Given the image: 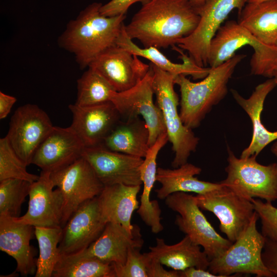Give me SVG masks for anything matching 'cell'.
Listing matches in <instances>:
<instances>
[{
    "mask_svg": "<svg viewBox=\"0 0 277 277\" xmlns=\"http://www.w3.org/2000/svg\"><path fill=\"white\" fill-rule=\"evenodd\" d=\"M200 19L188 0H147L124 29L145 48H166L191 34Z\"/></svg>",
    "mask_w": 277,
    "mask_h": 277,
    "instance_id": "1",
    "label": "cell"
},
{
    "mask_svg": "<svg viewBox=\"0 0 277 277\" xmlns=\"http://www.w3.org/2000/svg\"><path fill=\"white\" fill-rule=\"evenodd\" d=\"M102 4L94 2L70 20L59 36L60 47L72 53L81 69L90 64L103 51L115 44L124 26L125 15L108 17L102 15Z\"/></svg>",
    "mask_w": 277,
    "mask_h": 277,
    "instance_id": "2",
    "label": "cell"
},
{
    "mask_svg": "<svg viewBox=\"0 0 277 277\" xmlns=\"http://www.w3.org/2000/svg\"><path fill=\"white\" fill-rule=\"evenodd\" d=\"M246 56L235 54L222 65L210 68L208 75L198 82H192L183 74L175 76L181 92L180 115L186 127H197L212 107L225 97L229 79Z\"/></svg>",
    "mask_w": 277,
    "mask_h": 277,
    "instance_id": "3",
    "label": "cell"
},
{
    "mask_svg": "<svg viewBox=\"0 0 277 277\" xmlns=\"http://www.w3.org/2000/svg\"><path fill=\"white\" fill-rule=\"evenodd\" d=\"M153 71V89L157 106L161 109L169 141L172 144L175 168L187 163L192 152L196 150L199 138L182 122L177 111L179 97L174 89V77L169 72L150 63Z\"/></svg>",
    "mask_w": 277,
    "mask_h": 277,
    "instance_id": "4",
    "label": "cell"
},
{
    "mask_svg": "<svg viewBox=\"0 0 277 277\" xmlns=\"http://www.w3.org/2000/svg\"><path fill=\"white\" fill-rule=\"evenodd\" d=\"M259 219L255 211L248 226L224 252L210 260L208 270L220 277L234 274H253L257 277L275 275L264 265L262 253L266 241L256 228Z\"/></svg>",
    "mask_w": 277,
    "mask_h": 277,
    "instance_id": "5",
    "label": "cell"
},
{
    "mask_svg": "<svg viewBox=\"0 0 277 277\" xmlns=\"http://www.w3.org/2000/svg\"><path fill=\"white\" fill-rule=\"evenodd\" d=\"M228 153L227 177L220 183L250 201L277 200V163L263 165L257 162L256 156L238 158L229 148Z\"/></svg>",
    "mask_w": 277,
    "mask_h": 277,
    "instance_id": "6",
    "label": "cell"
},
{
    "mask_svg": "<svg viewBox=\"0 0 277 277\" xmlns=\"http://www.w3.org/2000/svg\"><path fill=\"white\" fill-rule=\"evenodd\" d=\"M166 206L179 213L175 224L195 244L203 247L210 260L224 252L232 244L218 233L197 205L194 196L177 192L165 199Z\"/></svg>",
    "mask_w": 277,
    "mask_h": 277,
    "instance_id": "7",
    "label": "cell"
},
{
    "mask_svg": "<svg viewBox=\"0 0 277 277\" xmlns=\"http://www.w3.org/2000/svg\"><path fill=\"white\" fill-rule=\"evenodd\" d=\"M194 197L201 209L213 213L218 218L221 231L232 243L245 230L255 212L251 201L224 185Z\"/></svg>",
    "mask_w": 277,
    "mask_h": 277,
    "instance_id": "8",
    "label": "cell"
},
{
    "mask_svg": "<svg viewBox=\"0 0 277 277\" xmlns=\"http://www.w3.org/2000/svg\"><path fill=\"white\" fill-rule=\"evenodd\" d=\"M150 66L146 76L137 85L122 92L112 91L109 97L121 117L126 120L142 117L149 130V147L161 135L166 133L162 112L153 102V71Z\"/></svg>",
    "mask_w": 277,
    "mask_h": 277,
    "instance_id": "9",
    "label": "cell"
},
{
    "mask_svg": "<svg viewBox=\"0 0 277 277\" xmlns=\"http://www.w3.org/2000/svg\"><path fill=\"white\" fill-rule=\"evenodd\" d=\"M50 177L64 200L62 227L82 204L98 196L104 188L82 156L65 168L51 173Z\"/></svg>",
    "mask_w": 277,
    "mask_h": 277,
    "instance_id": "10",
    "label": "cell"
},
{
    "mask_svg": "<svg viewBox=\"0 0 277 277\" xmlns=\"http://www.w3.org/2000/svg\"><path fill=\"white\" fill-rule=\"evenodd\" d=\"M247 3V0H206L196 10L200 19L194 31L176 44L187 51L198 66L204 67L208 65L210 42L221 24L232 10L240 12Z\"/></svg>",
    "mask_w": 277,
    "mask_h": 277,
    "instance_id": "11",
    "label": "cell"
},
{
    "mask_svg": "<svg viewBox=\"0 0 277 277\" xmlns=\"http://www.w3.org/2000/svg\"><path fill=\"white\" fill-rule=\"evenodd\" d=\"M53 125L47 113L35 104H27L15 110L6 135L17 155L28 166Z\"/></svg>",
    "mask_w": 277,
    "mask_h": 277,
    "instance_id": "12",
    "label": "cell"
},
{
    "mask_svg": "<svg viewBox=\"0 0 277 277\" xmlns=\"http://www.w3.org/2000/svg\"><path fill=\"white\" fill-rule=\"evenodd\" d=\"M82 156L90 164L104 186L142 184L140 167L143 158L114 151L102 145L85 147Z\"/></svg>",
    "mask_w": 277,
    "mask_h": 277,
    "instance_id": "13",
    "label": "cell"
},
{
    "mask_svg": "<svg viewBox=\"0 0 277 277\" xmlns=\"http://www.w3.org/2000/svg\"><path fill=\"white\" fill-rule=\"evenodd\" d=\"M88 67L100 73L115 91L122 92L137 85L146 76L150 66L138 56L115 45L98 55Z\"/></svg>",
    "mask_w": 277,
    "mask_h": 277,
    "instance_id": "14",
    "label": "cell"
},
{
    "mask_svg": "<svg viewBox=\"0 0 277 277\" xmlns=\"http://www.w3.org/2000/svg\"><path fill=\"white\" fill-rule=\"evenodd\" d=\"M106 224L101 215L98 196L86 201L62 227L58 245L60 254L86 249L100 236Z\"/></svg>",
    "mask_w": 277,
    "mask_h": 277,
    "instance_id": "15",
    "label": "cell"
},
{
    "mask_svg": "<svg viewBox=\"0 0 277 277\" xmlns=\"http://www.w3.org/2000/svg\"><path fill=\"white\" fill-rule=\"evenodd\" d=\"M50 173L42 171L31 184L28 210L21 217H13L16 222L34 227H62L64 200L59 189L53 190Z\"/></svg>",
    "mask_w": 277,
    "mask_h": 277,
    "instance_id": "16",
    "label": "cell"
},
{
    "mask_svg": "<svg viewBox=\"0 0 277 277\" xmlns=\"http://www.w3.org/2000/svg\"><path fill=\"white\" fill-rule=\"evenodd\" d=\"M68 108L72 115L70 127L85 147L102 145L121 118L110 101L87 106L70 104Z\"/></svg>",
    "mask_w": 277,
    "mask_h": 277,
    "instance_id": "17",
    "label": "cell"
},
{
    "mask_svg": "<svg viewBox=\"0 0 277 277\" xmlns=\"http://www.w3.org/2000/svg\"><path fill=\"white\" fill-rule=\"evenodd\" d=\"M85 148L70 126H53L35 151L31 164L42 171L52 173L81 157Z\"/></svg>",
    "mask_w": 277,
    "mask_h": 277,
    "instance_id": "18",
    "label": "cell"
},
{
    "mask_svg": "<svg viewBox=\"0 0 277 277\" xmlns=\"http://www.w3.org/2000/svg\"><path fill=\"white\" fill-rule=\"evenodd\" d=\"M143 244L137 225H133L132 230L130 231L121 224L108 222L100 236L83 251L103 262L123 265L129 249H141Z\"/></svg>",
    "mask_w": 277,
    "mask_h": 277,
    "instance_id": "19",
    "label": "cell"
},
{
    "mask_svg": "<svg viewBox=\"0 0 277 277\" xmlns=\"http://www.w3.org/2000/svg\"><path fill=\"white\" fill-rule=\"evenodd\" d=\"M34 233L31 225L16 222L13 217L0 214V249L15 259L16 271L22 276L35 275L36 259L30 241Z\"/></svg>",
    "mask_w": 277,
    "mask_h": 277,
    "instance_id": "20",
    "label": "cell"
},
{
    "mask_svg": "<svg viewBox=\"0 0 277 277\" xmlns=\"http://www.w3.org/2000/svg\"><path fill=\"white\" fill-rule=\"evenodd\" d=\"M276 85L273 78H269L258 85L248 98L243 97L236 90H231L233 98L247 113L252 124V139L249 146L242 151L241 158L257 156L266 146L277 139V130L269 131L261 121L265 100Z\"/></svg>",
    "mask_w": 277,
    "mask_h": 277,
    "instance_id": "21",
    "label": "cell"
},
{
    "mask_svg": "<svg viewBox=\"0 0 277 277\" xmlns=\"http://www.w3.org/2000/svg\"><path fill=\"white\" fill-rule=\"evenodd\" d=\"M169 141L167 133L161 135L154 143L149 147L140 167L141 178L143 190L141 196V204L137 213L151 231L158 233L164 229L161 222V209L156 200L151 201L150 195L156 181V158L160 150Z\"/></svg>",
    "mask_w": 277,
    "mask_h": 277,
    "instance_id": "22",
    "label": "cell"
},
{
    "mask_svg": "<svg viewBox=\"0 0 277 277\" xmlns=\"http://www.w3.org/2000/svg\"><path fill=\"white\" fill-rule=\"evenodd\" d=\"M141 185L129 186L122 184L104 186L98 196L100 209L103 220L122 225L132 230L131 217L139 208L137 200Z\"/></svg>",
    "mask_w": 277,
    "mask_h": 277,
    "instance_id": "23",
    "label": "cell"
},
{
    "mask_svg": "<svg viewBox=\"0 0 277 277\" xmlns=\"http://www.w3.org/2000/svg\"><path fill=\"white\" fill-rule=\"evenodd\" d=\"M202 169L192 164L186 163L173 169L157 168L156 181L161 187L155 190L157 197L165 199L177 192L204 194L223 186L220 182L214 183L199 180L195 175L201 173Z\"/></svg>",
    "mask_w": 277,
    "mask_h": 277,
    "instance_id": "24",
    "label": "cell"
},
{
    "mask_svg": "<svg viewBox=\"0 0 277 277\" xmlns=\"http://www.w3.org/2000/svg\"><path fill=\"white\" fill-rule=\"evenodd\" d=\"M247 45L256 51L264 44L255 39L238 22H226L219 28L210 42L208 65L210 68L222 65L232 58L239 49Z\"/></svg>",
    "mask_w": 277,
    "mask_h": 277,
    "instance_id": "25",
    "label": "cell"
},
{
    "mask_svg": "<svg viewBox=\"0 0 277 277\" xmlns=\"http://www.w3.org/2000/svg\"><path fill=\"white\" fill-rule=\"evenodd\" d=\"M149 249L151 258L175 270L192 267L208 270L209 265L207 254L186 235L177 243L170 245L163 239L157 238L155 246L149 247Z\"/></svg>",
    "mask_w": 277,
    "mask_h": 277,
    "instance_id": "26",
    "label": "cell"
},
{
    "mask_svg": "<svg viewBox=\"0 0 277 277\" xmlns=\"http://www.w3.org/2000/svg\"><path fill=\"white\" fill-rule=\"evenodd\" d=\"M123 29L116 39L115 44L132 54L144 57L151 62L161 69L173 75L183 74L185 76L190 75L194 79L204 78L209 73L210 67L206 68L198 66L193 60L189 55L183 53L179 48L174 46L173 49L177 51L183 63L177 64L172 62L158 48L153 47L142 48L137 46Z\"/></svg>",
    "mask_w": 277,
    "mask_h": 277,
    "instance_id": "27",
    "label": "cell"
},
{
    "mask_svg": "<svg viewBox=\"0 0 277 277\" xmlns=\"http://www.w3.org/2000/svg\"><path fill=\"white\" fill-rule=\"evenodd\" d=\"M238 22L260 42L277 48V0L247 3Z\"/></svg>",
    "mask_w": 277,
    "mask_h": 277,
    "instance_id": "28",
    "label": "cell"
},
{
    "mask_svg": "<svg viewBox=\"0 0 277 277\" xmlns=\"http://www.w3.org/2000/svg\"><path fill=\"white\" fill-rule=\"evenodd\" d=\"M149 138L146 123L137 117L120 121L102 145L114 151L144 158L149 148Z\"/></svg>",
    "mask_w": 277,
    "mask_h": 277,
    "instance_id": "29",
    "label": "cell"
},
{
    "mask_svg": "<svg viewBox=\"0 0 277 277\" xmlns=\"http://www.w3.org/2000/svg\"><path fill=\"white\" fill-rule=\"evenodd\" d=\"M52 277H115L113 264L103 262L84 251L61 254Z\"/></svg>",
    "mask_w": 277,
    "mask_h": 277,
    "instance_id": "30",
    "label": "cell"
},
{
    "mask_svg": "<svg viewBox=\"0 0 277 277\" xmlns=\"http://www.w3.org/2000/svg\"><path fill=\"white\" fill-rule=\"evenodd\" d=\"M62 233V227H34L39 247L35 277H52L61 255L58 245Z\"/></svg>",
    "mask_w": 277,
    "mask_h": 277,
    "instance_id": "31",
    "label": "cell"
},
{
    "mask_svg": "<svg viewBox=\"0 0 277 277\" xmlns=\"http://www.w3.org/2000/svg\"><path fill=\"white\" fill-rule=\"evenodd\" d=\"M77 80V98L75 104L87 106L109 101L110 94L115 91L113 87L100 73L88 67Z\"/></svg>",
    "mask_w": 277,
    "mask_h": 277,
    "instance_id": "32",
    "label": "cell"
},
{
    "mask_svg": "<svg viewBox=\"0 0 277 277\" xmlns=\"http://www.w3.org/2000/svg\"><path fill=\"white\" fill-rule=\"evenodd\" d=\"M32 183L18 179L0 181V214L18 217L22 205L29 195Z\"/></svg>",
    "mask_w": 277,
    "mask_h": 277,
    "instance_id": "33",
    "label": "cell"
},
{
    "mask_svg": "<svg viewBox=\"0 0 277 277\" xmlns=\"http://www.w3.org/2000/svg\"><path fill=\"white\" fill-rule=\"evenodd\" d=\"M27 165L17 155L6 136L0 139V181L8 179H18L33 183L39 175L27 170Z\"/></svg>",
    "mask_w": 277,
    "mask_h": 277,
    "instance_id": "34",
    "label": "cell"
},
{
    "mask_svg": "<svg viewBox=\"0 0 277 277\" xmlns=\"http://www.w3.org/2000/svg\"><path fill=\"white\" fill-rule=\"evenodd\" d=\"M141 249H129L124 265L113 264L115 277H148L147 267L151 257L148 252L141 253Z\"/></svg>",
    "mask_w": 277,
    "mask_h": 277,
    "instance_id": "35",
    "label": "cell"
},
{
    "mask_svg": "<svg viewBox=\"0 0 277 277\" xmlns=\"http://www.w3.org/2000/svg\"><path fill=\"white\" fill-rule=\"evenodd\" d=\"M254 210L261 222V233L269 240L277 242V207L271 202H264L260 199L251 200Z\"/></svg>",
    "mask_w": 277,
    "mask_h": 277,
    "instance_id": "36",
    "label": "cell"
},
{
    "mask_svg": "<svg viewBox=\"0 0 277 277\" xmlns=\"http://www.w3.org/2000/svg\"><path fill=\"white\" fill-rule=\"evenodd\" d=\"M147 0H111L100 9L101 13L108 17L125 15L128 8L134 3L141 2L143 3Z\"/></svg>",
    "mask_w": 277,
    "mask_h": 277,
    "instance_id": "37",
    "label": "cell"
},
{
    "mask_svg": "<svg viewBox=\"0 0 277 277\" xmlns=\"http://www.w3.org/2000/svg\"><path fill=\"white\" fill-rule=\"evenodd\" d=\"M262 260L265 266L275 276H277V242L266 238L262 253Z\"/></svg>",
    "mask_w": 277,
    "mask_h": 277,
    "instance_id": "38",
    "label": "cell"
},
{
    "mask_svg": "<svg viewBox=\"0 0 277 277\" xmlns=\"http://www.w3.org/2000/svg\"><path fill=\"white\" fill-rule=\"evenodd\" d=\"M147 274L148 277H180L179 271L166 270L163 264L151 257L147 267Z\"/></svg>",
    "mask_w": 277,
    "mask_h": 277,
    "instance_id": "39",
    "label": "cell"
},
{
    "mask_svg": "<svg viewBox=\"0 0 277 277\" xmlns=\"http://www.w3.org/2000/svg\"><path fill=\"white\" fill-rule=\"evenodd\" d=\"M16 98L0 91V119L6 118L9 114Z\"/></svg>",
    "mask_w": 277,
    "mask_h": 277,
    "instance_id": "40",
    "label": "cell"
},
{
    "mask_svg": "<svg viewBox=\"0 0 277 277\" xmlns=\"http://www.w3.org/2000/svg\"><path fill=\"white\" fill-rule=\"evenodd\" d=\"M180 277H220L208 270H204L192 267L179 271Z\"/></svg>",
    "mask_w": 277,
    "mask_h": 277,
    "instance_id": "41",
    "label": "cell"
},
{
    "mask_svg": "<svg viewBox=\"0 0 277 277\" xmlns=\"http://www.w3.org/2000/svg\"><path fill=\"white\" fill-rule=\"evenodd\" d=\"M269 73L270 78H273L277 84V57L270 64Z\"/></svg>",
    "mask_w": 277,
    "mask_h": 277,
    "instance_id": "42",
    "label": "cell"
},
{
    "mask_svg": "<svg viewBox=\"0 0 277 277\" xmlns=\"http://www.w3.org/2000/svg\"><path fill=\"white\" fill-rule=\"evenodd\" d=\"M206 0H188L191 5L197 10L201 7Z\"/></svg>",
    "mask_w": 277,
    "mask_h": 277,
    "instance_id": "43",
    "label": "cell"
},
{
    "mask_svg": "<svg viewBox=\"0 0 277 277\" xmlns=\"http://www.w3.org/2000/svg\"><path fill=\"white\" fill-rule=\"evenodd\" d=\"M271 151L277 157V141L272 144L271 147Z\"/></svg>",
    "mask_w": 277,
    "mask_h": 277,
    "instance_id": "44",
    "label": "cell"
},
{
    "mask_svg": "<svg viewBox=\"0 0 277 277\" xmlns=\"http://www.w3.org/2000/svg\"><path fill=\"white\" fill-rule=\"evenodd\" d=\"M266 0H247V3H258Z\"/></svg>",
    "mask_w": 277,
    "mask_h": 277,
    "instance_id": "45",
    "label": "cell"
}]
</instances>
